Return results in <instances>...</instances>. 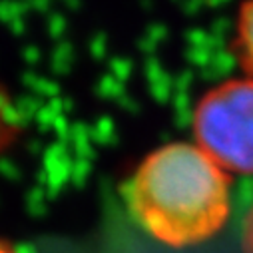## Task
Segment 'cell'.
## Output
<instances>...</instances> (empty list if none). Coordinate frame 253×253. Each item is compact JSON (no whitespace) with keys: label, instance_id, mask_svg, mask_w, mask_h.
<instances>
[{"label":"cell","instance_id":"1","mask_svg":"<svg viewBox=\"0 0 253 253\" xmlns=\"http://www.w3.org/2000/svg\"><path fill=\"white\" fill-rule=\"evenodd\" d=\"M231 177L196 142H171L148 154L128 183L138 223L169 247L213 237L227 221Z\"/></svg>","mask_w":253,"mask_h":253},{"label":"cell","instance_id":"2","mask_svg":"<svg viewBox=\"0 0 253 253\" xmlns=\"http://www.w3.org/2000/svg\"><path fill=\"white\" fill-rule=\"evenodd\" d=\"M196 144L227 173L253 175V78H227L194 106Z\"/></svg>","mask_w":253,"mask_h":253},{"label":"cell","instance_id":"3","mask_svg":"<svg viewBox=\"0 0 253 253\" xmlns=\"http://www.w3.org/2000/svg\"><path fill=\"white\" fill-rule=\"evenodd\" d=\"M231 52L243 74L253 78V0H243L237 10Z\"/></svg>","mask_w":253,"mask_h":253},{"label":"cell","instance_id":"4","mask_svg":"<svg viewBox=\"0 0 253 253\" xmlns=\"http://www.w3.org/2000/svg\"><path fill=\"white\" fill-rule=\"evenodd\" d=\"M22 126L18 118V110L10 100V94L0 86V154L8 150L20 136Z\"/></svg>","mask_w":253,"mask_h":253},{"label":"cell","instance_id":"5","mask_svg":"<svg viewBox=\"0 0 253 253\" xmlns=\"http://www.w3.org/2000/svg\"><path fill=\"white\" fill-rule=\"evenodd\" d=\"M243 249L245 253H253V208L243 223Z\"/></svg>","mask_w":253,"mask_h":253},{"label":"cell","instance_id":"6","mask_svg":"<svg viewBox=\"0 0 253 253\" xmlns=\"http://www.w3.org/2000/svg\"><path fill=\"white\" fill-rule=\"evenodd\" d=\"M0 253H12V249H10L6 243H2V241H0Z\"/></svg>","mask_w":253,"mask_h":253}]
</instances>
